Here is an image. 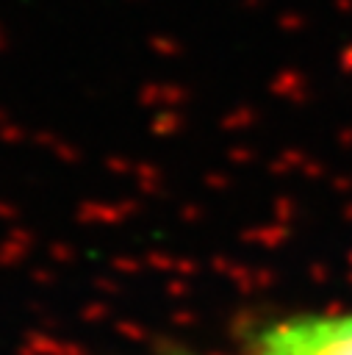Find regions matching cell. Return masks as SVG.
I'll list each match as a JSON object with an SVG mask.
<instances>
[{
	"instance_id": "cell-1",
	"label": "cell",
	"mask_w": 352,
	"mask_h": 355,
	"mask_svg": "<svg viewBox=\"0 0 352 355\" xmlns=\"http://www.w3.org/2000/svg\"><path fill=\"white\" fill-rule=\"evenodd\" d=\"M258 355H352V313H302L263 327Z\"/></svg>"
}]
</instances>
